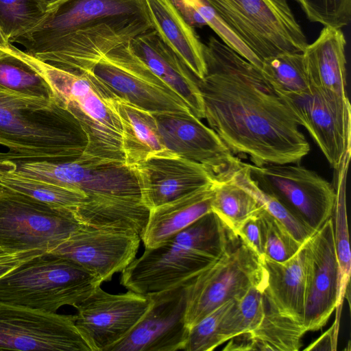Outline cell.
Segmentation results:
<instances>
[{
	"label": "cell",
	"mask_w": 351,
	"mask_h": 351,
	"mask_svg": "<svg viewBox=\"0 0 351 351\" xmlns=\"http://www.w3.org/2000/svg\"><path fill=\"white\" fill-rule=\"evenodd\" d=\"M210 211L164 243L145 248L121 271L128 291L149 294L185 284L219 258L237 239Z\"/></svg>",
	"instance_id": "cell-4"
},
{
	"label": "cell",
	"mask_w": 351,
	"mask_h": 351,
	"mask_svg": "<svg viewBox=\"0 0 351 351\" xmlns=\"http://www.w3.org/2000/svg\"><path fill=\"white\" fill-rule=\"evenodd\" d=\"M11 45V51L46 81L56 101L80 123L88 140L83 156L125 163L122 127L113 104L115 96L91 72L68 71Z\"/></svg>",
	"instance_id": "cell-6"
},
{
	"label": "cell",
	"mask_w": 351,
	"mask_h": 351,
	"mask_svg": "<svg viewBox=\"0 0 351 351\" xmlns=\"http://www.w3.org/2000/svg\"><path fill=\"white\" fill-rule=\"evenodd\" d=\"M0 85L25 95L56 100L46 81L15 55L10 46L0 51Z\"/></svg>",
	"instance_id": "cell-32"
},
{
	"label": "cell",
	"mask_w": 351,
	"mask_h": 351,
	"mask_svg": "<svg viewBox=\"0 0 351 351\" xmlns=\"http://www.w3.org/2000/svg\"><path fill=\"white\" fill-rule=\"evenodd\" d=\"M113 104L122 127L121 144L128 167L156 157H176L165 146L153 113L118 97Z\"/></svg>",
	"instance_id": "cell-26"
},
{
	"label": "cell",
	"mask_w": 351,
	"mask_h": 351,
	"mask_svg": "<svg viewBox=\"0 0 351 351\" xmlns=\"http://www.w3.org/2000/svg\"><path fill=\"white\" fill-rule=\"evenodd\" d=\"M191 5L223 43L259 69L262 62L251 52L228 28L212 8L204 0H186Z\"/></svg>",
	"instance_id": "cell-39"
},
{
	"label": "cell",
	"mask_w": 351,
	"mask_h": 351,
	"mask_svg": "<svg viewBox=\"0 0 351 351\" xmlns=\"http://www.w3.org/2000/svg\"><path fill=\"white\" fill-rule=\"evenodd\" d=\"M235 299L221 304L189 330L183 350L211 351L222 344L220 337L222 319Z\"/></svg>",
	"instance_id": "cell-37"
},
{
	"label": "cell",
	"mask_w": 351,
	"mask_h": 351,
	"mask_svg": "<svg viewBox=\"0 0 351 351\" xmlns=\"http://www.w3.org/2000/svg\"><path fill=\"white\" fill-rule=\"evenodd\" d=\"M264 308L263 289L258 287L250 288L241 298L234 300L221 321L222 344L234 336L257 328L263 319Z\"/></svg>",
	"instance_id": "cell-33"
},
{
	"label": "cell",
	"mask_w": 351,
	"mask_h": 351,
	"mask_svg": "<svg viewBox=\"0 0 351 351\" xmlns=\"http://www.w3.org/2000/svg\"><path fill=\"white\" fill-rule=\"evenodd\" d=\"M152 29L145 0H61L11 43L56 67L90 73L110 51Z\"/></svg>",
	"instance_id": "cell-2"
},
{
	"label": "cell",
	"mask_w": 351,
	"mask_h": 351,
	"mask_svg": "<svg viewBox=\"0 0 351 351\" xmlns=\"http://www.w3.org/2000/svg\"><path fill=\"white\" fill-rule=\"evenodd\" d=\"M134 53L171 88L199 119H204L203 98L197 78L179 56L152 29L130 41Z\"/></svg>",
	"instance_id": "cell-21"
},
{
	"label": "cell",
	"mask_w": 351,
	"mask_h": 351,
	"mask_svg": "<svg viewBox=\"0 0 351 351\" xmlns=\"http://www.w3.org/2000/svg\"><path fill=\"white\" fill-rule=\"evenodd\" d=\"M165 146L174 156L204 165L215 175L234 158L216 132L192 112L154 114Z\"/></svg>",
	"instance_id": "cell-19"
},
{
	"label": "cell",
	"mask_w": 351,
	"mask_h": 351,
	"mask_svg": "<svg viewBox=\"0 0 351 351\" xmlns=\"http://www.w3.org/2000/svg\"><path fill=\"white\" fill-rule=\"evenodd\" d=\"M147 295L152 300L147 311L109 351L184 350L189 330L185 323L186 283Z\"/></svg>",
	"instance_id": "cell-17"
},
{
	"label": "cell",
	"mask_w": 351,
	"mask_h": 351,
	"mask_svg": "<svg viewBox=\"0 0 351 351\" xmlns=\"http://www.w3.org/2000/svg\"><path fill=\"white\" fill-rule=\"evenodd\" d=\"M306 17L324 27L337 29L346 26L351 19V0H295Z\"/></svg>",
	"instance_id": "cell-38"
},
{
	"label": "cell",
	"mask_w": 351,
	"mask_h": 351,
	"mask_svg": "<svg viewBox=\"0 0 351 351\" xmlns=\"http://www.w3.org/2000/svg\"><path fill=\"white\" fill-rule=\"evenodd\" d=\"M211 210L236 238L241 226L263 209L246 190L230 179L215 175Z\"/></svg>",
	"instance_id": "cell-27"
},
{
	"label": "cell",
	"mask_w": 351,
	"mask_h": 351,
	"mask_svg": "<svg viewBox=\"0 0 351 351\" xmlns=\"http://www.w3.org/2000/svg\"><path fill=\"white\" fill-rule=\"evenodd\" d=\"M48 10L41 0H0V29L11 43L36 27Z\"/></svg>",
	"instance_id": "cell-35"
},
{
	"label": "cell",
	"mask_w": 351,
	"mask_h": 351,
	"mask_svg": "<svg viewBox=\"0 0 351 351\" xmlns=\"http://www.w3.org/2000/svg\"><path fill=\"white\" fill-rule=\"evenodd\" d=\"M130 43L105 55L91 73L116 97L153 114L192 112L182 98L134 53Z\"/></svg>",
	"instance_id": "cell-11"
},
{
	"label": "cell",
	"mask_w": 351,
	"mask_h": 351,
	"mask_svg": "<svg viewBox=\"0 0 351 351\" xmlns=\"http://www.w3.org/2000/svg\"><path fill=\"white\" fill-rule=\"evenodd\" d=\"M0 185L70 213L75 219L86 201L81 191L14 176H0Z\"/></svg>",
	"instance_id": "cell-30"
},
{
	"label": "cell",
	"mask_w": 351,
	"mask_h": 351,
	"mask_svg": "<svg viewBox=\"0 0 351 351\" xmlns=\"http://www.w3.org/2000/svg\"><path fill=\"white\" fill-rule=\"evenodd\" d=\"M264 307L260 324L250 332L255 350H299L301 339L306 332L303 324L278 313L265 298Z\"/></svg>",
	"instance_id": "cell-29"
},
{
	"label": "cell",
	"mask_w": 351,
	"mask_h": 351,
	"mask_svg": "<svg viewBox=\"0 0 351 351\" xmlns=\"http://www.w3.org/2000/svg\"><path fill=\"white\" fill-rule=\"evenodd\" d=\"M304 243L295 255L285 261H276L265 256L261 258L266 275L263 291L265 299L280 314L302 324L305 296Z\"/></svg>",
	"instance_id": "cell-23"
},
{
	"label": "cell",
	"mask_w": 351,
	"mask_h": 351,
	"mask_svg": "<svg viewBox=\"0 0 351 351\" xmlns=\"http://www.w3.org/2000/svg\"><path fill=\"white\" fill-rule=\"evenodd\" d=\"M213 184L150 209L140 234L145 248L158 246L212 211Z\"/></svg>",
	"instance_id": "cell-24"
},
{
	"label": "cell",
	"mask_w": 351,
	"mask_h": 351,
	"mask_svg": "<svg viewBox=\"0 0 351 351\" xmlns=\"http://www.w3.org/2000/svg\"><path fill=\"white\" fill-rule=\"evenodd\" d=\"M11 44L0 29V51L8 49Z\"/></svg>",
	"instance_id": "cell-44"
},
{
	"label": "cell",
	"mask_w": 351,
	"mask_h": 351,
	"mask_svg": "<svg viewBox=\"0 0 351 351\" xmlns=\"http://www.w3.org/2000/svg\"><path fill=\"white\" fill-rule=\"evenodd\" d=\"M101 283L74 262L45 253L0 278V302L56 313L74 307Z\"/></svg>",
	"instance_id": "cell-7"
},
{
	"label": "cell",
	"mask_w": 351,
	"mask_h": 351,
	"mask_svg": "<svg viewBox=\"0 0 351 351\" xmlns=\"http://www.w3.org/2000/svg\"><path fill=\"white\" fill-rule=\"evenodd\" d=\"M276 93L298 125L308 130L330 166L338 169L350 153V104L332 100L311 86L300 93Z\"/></svg>",
	"instance_id": "cell-15"
},
{
	"label": "cell",
	"mask_w": 351,
	"mask_h": 351,
	"mask_svg": "<svg viewBox=\"0 0 351 351\" xmlns=\"http://www.w3.org/2000/svg\"><path fill=\"white\" fill-rule=\"evenodd\" d=\"M258 186L276 197L315 232L332 217L336 191L316 172L296 164L256 167L248 163Z\"/></svg>",
	"instance_id": "cell-12"
},
{
	"label": "cell",
	"mask_w": 351,
	"mask_h": 351,
	"mask_svg": "<svg viewBox=\"0 0 351 351\" xmlns=\"http://www.w3.org/2000/svg\"><path fill=\"white\" fill-rule=\"evenodd\" d=\"M29 176L82 192L86 201L76 216L82 226L140 235L147 221L149 210L132 169L124 162L84 156L69 162L37 158L29 165Z\"/></svg>",
	"instance_id": "cell-3"
},
{
	"label": "cell",
	"mask_w": 351,
	"mask_h": 351,
	"mask_svg": "<svg viewBox=\"0 0 351 351\" xmlns=\"http://www.w3.org/2000/svg\"><path fill=\"white\" fill-rule=\"evenodd\" d=\"M305 296L303 326L322 328L335 309L338 281L332 217L305 243Z\"/></svg>",
	"instance_id": "cell-18"
},
{
	"label": "cell",
	"mask_w": 351,
	"mask_h": 351,
	"mask_svg": "<svg viewBox=\"0 0 351 351\" xmlns=\"http://www.w3.org/2000/svg\"><path fill=\"white\" fill-rule=\"evenodd\" d=\"M332 215L334 241L338 263V281L336 302V317H341L345 295L349 289L351 255L346 211L345 181H339Z\"/></svg>",
	"instance_id": "cell-31"
},
{
	"label": "cell",
	"mask_w": 351,
	"mask_h": 351,
	"mask_svg": "<svg viewBox=\"0 0 351 351\" xmlns=\"http://www.w3.org/2000/svg\"><path fill=\"white\" fill-rule=\"evenodd\" d=\"M140 241L133 232L82 225L47 253L74 262L104 282L135 258Z\"/></svg>",
	"instance_id": "cell-16"
},
{
	"label": "cell",
	"mask_w": 351,
	"mask_h": 351,
	"mask_svg": "<svg viewBox=\"0 0 351 351\" xmlns=\"http://www.w3.org/2000/svg\"><path fill=\"white\" fill-rule=\"evenodd\" d=\"M263 256L276 261H285L301 248L287 229L274 217L263 209L258 215Z\"/></svg>",
	"instance_id": "cell-36"
},
{
	"label": "cell",
	"mask_w": 351,
	"mask_h": 351,
	"mask_svg": "<svg viewBox=\"0 0 351 351\" xmlns=\"http://www.w3.org/2000/svg\"><path fill=\"white\" fill-rule=\"evenodd\" d=\"M130 167L149 210L211 185L215 180L204 165L178 156L152 158Z\"/></svg>",
	"instance_id": "cell-20"
},
{
	"label": "cell",
	"mask_w": 351,
	"mask_h": 351,
	"mask_svg": "<svg viewBox=\"0 0 351 351\" xmlns=\"http://www.w3.org/2000/svg\"><path fill=\"white\" fill-rule=\"evenodd\" d=\"M217 175L230 179L249 192L300 243L303 244L315 232L276 197L262 190L252 178L248 163L239 158L235 156L228 168Z\"/></svg>",
	"instance_id": "cell-28"
},
{
	"label": "cell",
	"mask_w": 351,
	"mask_h": 351,
	"mask_svg": "<svg viewBox=\"0 0 351 351\" xmlns=\"http://www.w3.org/2000/svg\"><path fill=\"white\" fill-rule=\"evenodd\" d=\"M346 40L341 29L324 27L302 52L311 87L337 102L350 103L346 92Z\"/></svg>",
	"instance_id": "cell-22"
},
{
	"label": "cell",
	"mask_w": 351,
	"mask_h": 351,
	"mask_svg": "<svg viewBox=\"0 0 351 351\" xmlns=\"http://www.w3.org/2000/svg\"><path fill=\"white\" fill-rule=\"evenodd\" d=\"M47 253L40 249L16 250L0 245V278L23 263Z\"/></svg>",
	"instance_id": "cell-40"
},
{
	"label": "cell",
	"mask_w": 351,
	"mask_h": 351,
	"mask_svg": "<svg viewBox=\"0 0 351 351\" xmlns=\"http://www.w3.org/2000/svg\"><path fill=\"white\" fill-rule=\"evenodd\" d=\"M204 1L261 62L308 45L287 0Z\"/></svg>",
	"instance_id": "cell-8"
},
{
	"label": "cell",
	"mask_w": 351,
	"mask_h": 351,
	"mask_svg": "<svg viewBox=\"0 0 351 351\" xmlns=\"http://www.w3.org/2000/svg\"><path fill=\"white\" fill-rule=\"evenodd\" d=\"M81 226L70 213L0 185V245L47 253Z\"/></svg>",
	"instance_id": "cell-10"
},
{
	"label": "cell",
	"mask_w": 351,
	"mask_h": 351,
	"mask_svg": "<svg viewBox=\"0 0 351 351\" xmlns=\"http://www.w3.org/2000/svg\"><path fill=\"white\" fill-rule=\"evenodd\" d=\"M48 8L49 10L53 5H56L61 0H41Z\"/></svg>",
	"instance_id": "cell-45"
},
{
	"label": "cell",
	"mask_w": 351,
	"mask_h": 351,
	"mask_svg": "<svg viewBox=\"0 0 351 351\" xmlns=\"http://www.w3.org/2000/svg\"><path fill=\"white\" fill-rule=\"evenodd\" d=\"M152 304L147 294H111L97 287L76 304L75 324L91 351H109L135 326Z\"/></svg>",
	"instance_id": "cell-14"
},
{
	"label": "cell",
	"mask_w": 351,
	"mask_h": 351,
	"mask_svg": "<svg viewBox=\"0 0 351 351\" xmlns=\"http://www.w3.org/2000/svg\"><path fill=\"white\" fill-rule=\"evenodd\" d=\"M0 350L91 351L74 315L0 302Z\"/></svg>",
	"instance_id": "cell-13"
},
{
	"label": "cell",
	"mask_w": 351,
	"mask_h": 351,
	"mask_svg": "<svg viewBox=\"0 0 351 351\" xmlns=\"http://www.w3.org/2000/svg\"><path fill=\"white\" fill-rule=\"evenodd\" d=\"M261 71L276 91L300 93L311 86L302 53H285L265 59Z\"/></svg>",
	"instance_id": "cell-34"
},
{
	"label": "cell",
	"mask_w": 351,
	"mask_h": 351,
	"mask_svg": "<svg viewBox=\"0 0 351 351\" xmlns=\"http://www.w3.org/2000/svg\"><path fill=\"white\" fill-rule=\"evenodd\" d=\"M257 217L250 218L244 223L239 230L238 238L262 258L263 250Z\"/></svg>",
	"instance_id": "cell-41"
},
{
	"label": "cell",
	"mask_w": 351,
	"mask_h": 351,
	"mask_svg": "<svg viewBox=\"0 0 351 351\" xmlns=\"http://www.w3.org/2000/svg\"><path fill=\"white\" fill-rule=\"evenodd\" d=\"M265 277L261 258L246 244L241 241L234 247L229 246L214 263L186 282L187 327L225 302L241 298L252 287L263 291Z\"/></svg>",
	"instance_id": "cell-9"
},
{
	"label": "cell",
	"mask_w": 351,
	"mask_h": 351,
	"mask_svg": "<svg viewBox=\"0 0 351 351\" xmlns=\"http://www.w3.org/2000/svg\"><path fill=\"white\" fill-rule=\"evenodd\" d=\"M340 320L335 319L330 328L304 350H336Z\"/></svg>",
	"instance_id": "cell-42"
},
{
	"label": "cell",
	"mask_w": 351,
	"mask_h": 351,
	"mask_svg": "<svg viewBox=\"0 0 351 351\" xmlns=\"http://www.w3.org/2000/svg\"><path fill=\"white\" fill-rule=\"evenodd\" d=\"M204 56V119L232 155L256 167L299 163L309 143L261 69L214 37Z\"/></svg>",
	"instance_id": "cell-1"
},
{
	"label": "cell",
	"mask_w": 351,
	"mask_h": 351,
	"mask_svg": "<svg viewBox=\"0 0 351 351\" xmlns=\"http://www.w3.org/2000/svg\"><path fill=\"white\" fill-rule=\"evenodd\" d=\"M87 144L80 123L58 101L0 85V145L8 152L69 162L82 156Z\"/></svg>",
	"instance_id": "cell-5"
},
{
	"label": "cell",
	"mask_w": 351,
	"mask_h": 351,
	"mask_svg": "<svg viewBox=\"0 0 351 351\" xmlns=\"http://www.w3.org/2000/svg\"><path fill=\"white\" fill-rule=\"evenodd\" d=\"M153 29L197 79L206 74L202 43L171 0H145Z\"/></svg>",
	"instance_id": "cell-25"
},
{
	"label": "cell",
	"mask_w": 351,
	"mask_h": 351,
	"mask_svg": "<svg viewBox=\"0 0 351 351\" xmlns=\"http://www.w3.org/2000/svg\"><path fill=\"white\" fill-rule=\"evenodd\" d=\"M227 346L223 349L226 351L255 350L253 340L250 332L243 333L230 339Z\"/></svg>",
	"instance_id": "cell-43"
}]
</instances>
